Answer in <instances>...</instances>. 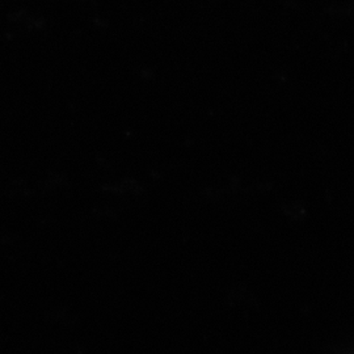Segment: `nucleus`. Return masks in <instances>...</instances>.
Segmentation results:
<instances>
[]
</instances>
